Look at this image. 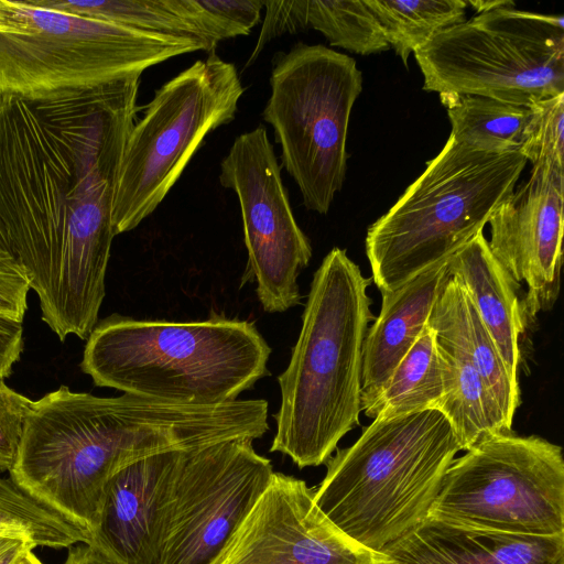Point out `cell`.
Instances as JSON below:
<instances>
[{"label": "cell", "instance_id": "obj_1", "mask_svg": "<svg viewBox=\"0 0 564 564\" xmlns=\"http://www.w3.org/2000/svg\"><path fill=\"white\" fill-rule=\"evenodd\" d=\"M140 77L50 100L0 93V230L62 341L98 323Z\"/></svg>", "mask_w": 564, "mask_h": 564}, {"label": "cell", "instance_id": "obj_2", "mask_svg": "<svg viewBox=\"0 0 564 564\" xmlns=\"http://www.w3.org/2000/svg\"><path fill=\"white\" fill-rule=\"evenodd\" d=\"M265 430L260 399L220 404L101 398L61 386L25 414L10 477L91 533L109 480L128 465L169 451H194Z\"/></svg>", "mask_w": 564, "mask_h": 564}, {"label": "cell", "instance_id": "obj_3", "mask_svg": "<svg viewBox=\"0 0 564 564\" xmlns=\"http://www.w3.org/2000/svg\"><path fill=\"white\" fill-rule=\"evenodd\" d=\"M369 284L338 247L314 272L297 340L278 377L281 404L270 447L300 468L325 464L360 424L364 345L375 319Z\"/></svg>", "mask_w": 564, "mask_h": 564}, {"label": "cell", "instance_id": "obj_4", "mask_svg": "<svg viewBox=\"0 0 564 564\" xmlns=\"http://www.w3.org/2000/svg\"><path fill=\"white\" fill-rule=\"evenodd\" d=\"M271 348L256 325L134 319L113 314L90 333L80 369L97 387L165 402L220 404L270 375Z\"/></svg>", "mask_w": 564, "mask_h": 564}, {"label": "cell", "instance_id": "obj_5", "mask_svg": "<svg viewBox=\"0 0 564 564\" xmlns=\"http://www.w3.org/2000/svg\"><path fill=\"white\" fill-rule=\"evenodd\" d=\"M459 451L438 409L373 419L325 463L314 500L343 533L380 553L429 517Z\"/></svg>", "mask_w": 564, "mask_h": 564}, {"label": "cell", "instance_id": "obj_6", "mask_svg": "<svg viewBox=\"0 0 564 564\" xmlns=\"http://www.w3.org/2000/svg\"><path fill=\"white\" fill-rule=\"evenodd\" d=\"M527 162L518 150L480 152L449 134L423 173L368 228L366 254L380 293L447 261L482 231Z\"/></svg>", "mask_w": 564, "mask_h": 564}, {"label": "cell", "instance_id": "obj_7", "mask_svg": "<svg viewBox=\"0 0 564 564\" xmlns=\"http://www.w3.org/2000/svg\"><path fill=\"white\" fill-rule=\"evenodd\" d=\"M195 51L204 46L194 39L0 0V93L24 100L97 87Z\"/></svg>", "mask_w": 564, "mask_h": 564}, {"label": "cell", "instance_id": "obj_8", "mask_svg": "<svg viewBox=\"0 0 564 564\" xmlns=\"http://www.w3.org/2000/svg\"><path fill=\"white\" fill-rule=\"evenodd\" d=\"M414 56L426 91L531 106L564 93V19L501 7L440 31Z\"/></svg>", "mask_w": 564, "mask_h": 564}, {"label": "cell", "instance_id": "obj_9", "mask_svg": "<svg viewBox=\"0 0 564 564\" xmlns=\"http://www.w3.org/2000/svg\"><path fill=\"white\" fill-rule=\"evenodd\" d=\"M262 111L281 147V161L308 210L327 214L347 169L351 109L362 90L354 58L321 44L299 43L272 63Z\"/></svg>", "mask_w": 564, "mask_h": 564}, {"label": "cell", "instance_id": "obj_10", "mask_svg": "<svg viewBox=\"0 0 564 564\" xmlns=\"http://www.w3.org/2000/svg\"><path fill=\"white\" fill-rule=\"evenodd\" d=\"M245 88L215 51L163 84L134 122L118 172L115 236L151 215L212 131L235 119Z\"/></svg>", "mask_w": 564, "mask_h": 564}, {"label": "cell", "instance_id": "obj_11", "mask_svg": "<svg viewBox=\"0 0 564 564\" xmlns=\"http://www.w3.org/2000/svg\"><path fill=\"white\" fill-rule=\"evenodd\" d=\"M429 516L513 534L564 535L561 446L513 432L480 440L452 462Z\"/></svg>", "mask_w": 564, "mask_h": 564}, {"label": "cell", "instance_id": "obj_12", "mask_svg": "<svg viewBox=\"0 0 564 564\" xmlns=\"http://www.w3.org/2000/svg\"><path fill=\"white\" fill-rule=\"evenodd\" d=\"M219 182L239 200L248 253L242 284L257 283L267 313L301 304L297 278L310 263L312 246L295 220L263 126L235 139L220 163Z\"/></svg>", "mask_w": 564, "mask_h": 564}, {"label": "cell", "instance_id": "obj_13", "mask_svg": "<svg viewBox=\"0 0 564 564\" xmlns=\"http://www.w3.org/2000/svg\"><path fill=\"white\" fill-rule=\"evenodd\" d=\"M252 443L235 440L184 453L158 564H210L217 556L273 474Z\"/></svg>", "mask_w": 564, "mask_h": 564}, {"label": "cell", "instance_id": "obj_14", "mask_svg": "<svg viewBox=\"0 0 564 564\" xmlns=\"http://www.w3.org/2000/svg\"><path fill=\"white\" fill-rule=\"evenodd\" d=\"M210 564H384V557L335 527L304 480L273 471Z\"/></svg>", "mask_w": 564, "mask_h": 564}, {"label": "cell", "instance_id": "obj_15", "mask_svg": "<svg viewBox=\"0 0 564 564\" xmlns=\"http://www.w3.org/2000/svg\"><path fill=\"white\" fill-rule=\"evenodd\" d=\"M563 205L564 172L535 164L488 220L491 253L519 289L528 288L527 319L552 310L560 294Z\"/></svg>", "mask_w": 564, "mask_h": 564}, {"label": "cell", "instance_id": "obj_16", "mask_svg": "<svg viewBox=\"0 0 564 564\" xmlns=\"http://www.w3.org/2000/svg\"><path fill=\"white\" fill-rule=\"evenodd\" d=\"M184 453H159L119 470L107 484L88 544L118 564H158L173 481Z\"/></svg>", "mask_w": 564, "mask_h": 564}, {"label": "cell", "instance_id": "obj_17", "mask_svg": "<svg viewBox=\"0 0 564 564\" xmlns=\"http://www.w3.org/2000/svg\"><path fill=\"white\" fill-rule=\"evenodd\" d=\"M465 288L458 276L445 280L430 312L444 365L445 395L440 410L453 425L462 451L494 434L512 432L488 397L473 355Z\"/></svg>", "mask_w": 564, "mask_h": 564}, {"label": "cell", "instance_id": "obj_18", "mask_svg": "<svg viewBox=\"0 0 564 564\" xmlns=\"http://www.w3.org/2000/svg\"><path fill=\"white\" fill-rule=\"evenodd\" d=\"M380 553L384 564H564V535L513 534L429 516Z\"/></svg>", "mask_w": 564, "mask_h": 564}, {"label": "cell", "instance_id": "obj_19", "mask_svg": "<svg viewBox=\"0 0 564 564\" xmlns=\"http://www.w3.org/2000/svg\"><path fill=\"white\" fill-rule=\"evenodd\" d=\"M447 261L381 294L380 313L365 338L361 411L377 397L426 325L434 302L448 276Z\"/></svg>", "mask_w": 564, "mask_h": 564}, {"label": "cell", "instance_id": "obj_20", "mask_svg": "<svg viewBox=\"0 0 564 564\" xmlns=\"http://www.w3.org/2000/svg\"><path fill=\"white\" fill-rule=\"evenodd\" d=\"M447 268L462 281L508 371L518 379L519 339L527 324L520 289L491 253L484 231L452 256Z\"/></svg>", "mask_w": 564, "mask_h": 564}, {"label": "cell", "instance_id": "obj_21", "mask_svg": "<svg viewBox=\"0 0 564 564\" xmlns=\"http://www.w3.org/2000/svg\"><path fill=\"white\" fill-rule=\"evenodd\" d=\"M36 7L119 24L148 33L198 41L207 53L223 40L241 35L202 0H29Z\"/></svg>", "mask_w": 564, "mask_h": 564}, {"label": "cell", "instance_id": "obj_22", "mask_svg": "<svg viewBox=\"0 0 564 564\" xmlns=\"http://www.w3.org/2000/svg\"><path fill=\"white\" fill-rule=\"evenodd\" d=\"M262 29L246 67L272 39L311 28L332 45L370 55L390 48L382 29L365 1L283 0L263 1Z\"/></svg>", "mask_w": 564, "mask_h": 564}, {"label": "cell", "instance_id": "obj_23", "mask_svg": "<svg viewBox=\"0 0 564 564\" xmlns=\"http://www.w3.org/2000/svg\"><path fill=\"white\" fill-rule=\"evenodd\" d=\"M445 395V373L434 330L426 325L377 397L362 409L370 419L438 409Z\"/></svg>", "mask_w": 564, "mask_h": 564}, {"label": "cell", "instance_id": "obj_24", "mask_svg": "<svg viewBox=\"0 0 564 564\" xmlns=\"http://www.w3.org/2000/svg\"><path fill=\"white\" fill-rule=\"evenodd\" d=\"M441 99L456 141L486 153L516 151L521 145L531 106L471 95H446Z\"/></svg>", "mask_w": 564, "mask_h": 564}, {"label": "cell", "instance_id": "obj_25", "mask_svg": "<svg viewBox=\"0 0 564 564\" xmlns=\"http://www.w3.org/2000/svg\"><path fill=\"white\" fill-rule=\"evenodd\" d=\"M0 535L24 539L36 546L68 549L89 543L90 533L47 503L0 476Z\"/></svg>", "mask_w": 564, "mask_h": 564}, {"label": "cell", "instance_id": "obj_26", "mask_svg": "<svg viewBox=\"0 0 564 564\" xmlns=\"http://www.w3.org/2000/svg\"><path fill=\"white\" fill-rule=\"evenodd\" d=\"M378 20L390 47L408 66L415 53L440 31L463 22V0H365Z\"/></svg>", "mask_w": 564, "mask_h": 564}, {"label": "cell", "instance_id": "obj_27", "mask_svg": "<svg viewBox=\"0 0 564 564\" xmlns=\"http://www.w3.org/2000/svg\"><path fill=\"white\" fill-rule=\"evenodd\" d=\"M531 109L518 151L532 165L564 172V93L536 101Z\"/></svg>", "mask_w": 564, "mask_h": 564}, {"label": "cell", "instance_id": "obj_28", "mask_svg": "<svg viewBox=\"0 0 564 564\" xmlns=\"http://www.w3.org/2000/svg\"><path fill=\"white\" fill-rule=\"evenodd\" d=\"M31 402L0 379V471H10L13 466Z\"/></svg>", "mask_w": 564, "mask_h": 564}, {"label": "cell", "instance_id": "obj_29", "mask_svg": "<svg viewBox=\"0 0 564 564\" xmlns=\"http://www.w3.org/2000/svg\"><path fill=\"white\" fill-rule=\"evenodd\" d=\"M30 289L28 276L14 257L0 250V314L22 323Z\"/></svg>", "mask_w": 564, "mask_h": 564}, {"label": "cell", "instance_id": "obj_30", "mask_svg": "<svg viewBox=\"0 0 564 564\" xmlns=\"http://www.w3.org/2000/svg\"><path fill=\"white\" fill-rule=\"evenodd\" d=\"M209 12L234 25L241 35H248L259 22L263 1L202 0Z\"/></svg>", "mask_w": 564, "mask_h": 564}, {"label": "cell", "instance_id": "obj_31", "mask_svg": "<svg viewBox=\"0 0 564 564\" xmlns=\"http://www.w3.org/2000/svg\"><path fill=\"white\" fill-rule=\"evenodd\" d=\"M22 323L0 314V379L9 377L23 350Z\"/></svg>", "mask_w": 564, "mask_h": 564}, {"label": "cell", "instance_id": "obj_32", "mask_svg": "<svg viewBox=\"0 0 564 564\" xmlns=\"http://www.w3.org/2000/svg\"><path fill=\"white\" fill-rule=\"evenodd\" d=\"M35 547L24 539L0 535V564H22Z\"/></svg>", "mask_w": 564, "mask_h": 564}, {"label": "cell", "instance_id": "obj_33", "mask_svg": "<svg viewBox=\"0 0 564 564\" xmlns=\"http://www.w3.org/2000/svg\"><path fill=\"white\" fill-rule=\"evenodd\" d=\"M64 564H118L94 546L79 543L68 547Z\"/></svg>", "mask_w": 564, "mask_h": 564}, {"label": "cell", "instance_id": "obj_34", "mask_svg": "<svg viewBox=\"0 0 564 564\" xmlns=\"http://www.w3.org/2000/svg\"><path fill=\"white\" fill-rule=\"evenodd\" d=\"M467 4L471 6L478 13L487 12L501 7H512V1H469Z\"/></svg>", "mask_w": 564, "mask_h": 564}, {"label": "cell", "instance_id": "obj_35", "mask_svg": "<svg viewBox=\"0 0 564 564\" xmlns=\"http://www.w3.org/2000/svg\"><path fill=\"white\" fill-rule=\"evenodd\" d=\"M22 564H43V563L40 561V558L34 553H31Z\"/></svg>", "mask_w": 564, "mask_h": 564}, {"label": "cell", "instance_id": "obj_36", "mask_svg": "<svg viewBox=\"0 0 564 564\" xmlns=\"http://www.w3.org/2000/svg\"><path fill=\"white\" fill-rule=\"evenodd\" d=\"M0 250H3V251H8V248H7V245H6V241L3 239V236L1 234V230H0ZM9 252V251H8ZM10 253V252H9Z\"/></svg>", "mask_w": 564, "mask_h": 564}]
</instances>
